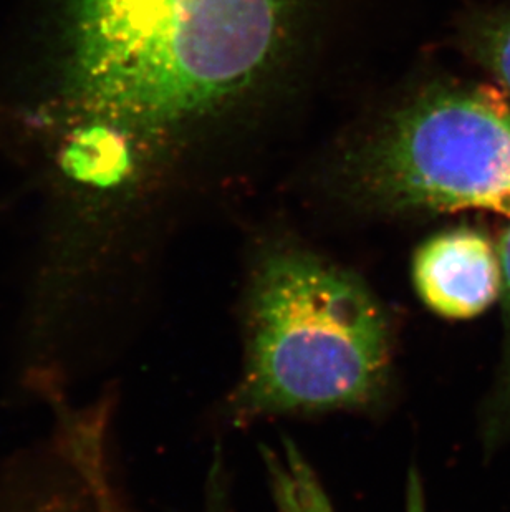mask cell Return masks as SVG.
I'll return each mask as SVG.
<instances>
[{
  "instance_id": "5",
  "label": "cell",
  "mask_w": 510,
  "mask_h": 512,
  "mask_svg": "<svg viewBox=\"0 0 510 512\" xmlns=\"http://www.w3.org/2000/svg\"><path fill=\"white\" fill-rule=\"evenodd\" d=\"M264 464L280 512H335L318 474L294 441L284 438L280 450L264 448Z\"/></svg>"
},
{
  "instance_id": "7",
  "label": "cell",
  "mask_w": 510,
  "mask_h": 512,
  "mask_svg": "<svg viewBox=\"0 0 510 512\" xmlns=\"http://www.w3.org/2000/svg\"><path fill=\"white\" fill-rule=\"evenodd\" d=\"M467 47L510 98V12L492 15L474 25Z\"/></svg>"
},
{
  "instance_id": "8",
  "label": "cell",
  "mask_w": 510,
  "mask_h": 512,
  "mask_svg": "<svg viewBox=\"0 0 510 512\" xmlns=\"http://www.w3.org/2000/svg\"><path fill=\"white\" fill-rule=\"evenodd\" d=\"M229 473L221 446H214L204 483V512H227L229 506Z\"/></svg>"
},
{
  "instance_id": "4",
  "label": "cell",
  "mask_w": 510,
  "mask_h": 512,
  "mask_svg": "<svg viewBox=\"0 0 510 512\" xmlns=\"http://www.w3.org/2000/svg\"><path fill=\"white\" fill-rule=\"evenodd\" d=\"M416 294L448 319L479 315L501 292L499 257L486 237L456 229L429 237L414 252Z\"/></svg>"
},
{
  "instance_id": "3",
  "label": "cell",
  "mask_w": 510,
  "mask_h": 512,
  "mask_svg": "<svg viewBox=\"0 0 510 512\" xmlns=\"http://www.w3.org/2000/svg\"><path fill=\"white\" fill-rule=\"evenodd\" d=\"M352 203L385 216L484 209L510 218V98L486 85L421 93L371 143Z\"/></svg>"
},
{
  "instance_id": "2",
  "label": "cell",
  "mask_w": 510,
  "mask_h": 512,
  "mask_svg": "<svg viewBox=\"0 0 510 512\" xmlns=\"http://www.w3.org/2000/svg\"><path fill=\"white\" fill-rule=\"evenodd\" d=\"M241 362L216 411L224 430L280 418L373 416L393 382L395 334L347 262L287 231L249 242L237 297Z\"/></svg>"
},
{
  "instance_id": "1",
  "label": "cell",
  "mask_w": 510,
  "mask_h": 512,
  "mask_svg": "<svg viewBox=\"0 0 510 512\" xmlns=\"http://www.w3.org/2000/svg\"><path fill=\"white\" fill-rule=\"evenodd\" d=\"M302 0H75L73 80L92 125L78 133L143 199L135 156L259 90L294 42Z\"/></svg>"
},
{
  "instance_id": "6",
  "label": "cell",
  "mask_w": 510,
  "mask_h": 512,
  "mask_svg": "<svg viewBox=\"0 0 510 512\" xmlns=\"http://www.w3.org/2000/svg\"><path fill=\"white\" fill-rule=\"evenodd\" d=\"M0 512H97V506L82 469L60 446L53 468L25 486Z\"/></svg>"
},
{
  "instance_id": "9",
  "label": "cell",
  "mask_w": 510,
  "mask_h": 512,
  "mask_svg": "<svg viewBox=\"0 0 510 512\" xmlns=\"http://www.w3.org/2000/svg\"><path fill=\"white\" fill-rule=\"evenodd\" d=\"M497 257H499V266H501V290L502 294H504V305H506L507 329H509L510 342V226L502 234Z\"/></svg>"
}]
</instances>
